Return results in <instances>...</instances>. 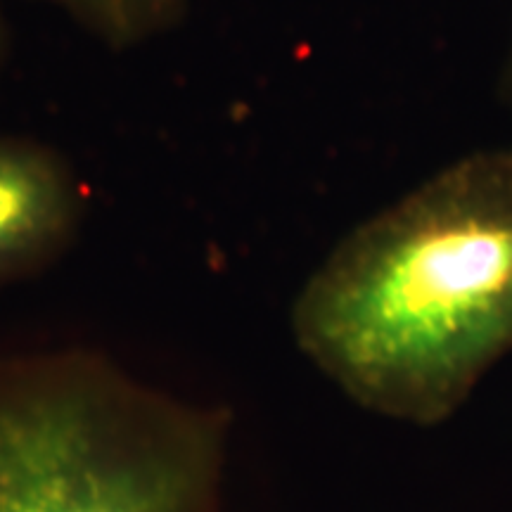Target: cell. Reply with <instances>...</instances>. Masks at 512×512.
Instances as JSON below:
<instances>
[{
    "instance_id": "obj_1",
    "label": "cell",
    "mask_w": 512,
    "mask_h": 512,
    "mask_svg": "<svg viewBox=\"0 0 512 512\" xmlns=\"http://www.w3.org/2000/svg\"><path fill=\"white\" fill-rule=\"evenodd\" d=\"M294 344L356 406L432 427L512 354V147L439 171L332 249Z\"/></svg>"
},
{
    "instance_id": "obj_2",
    "label": "cell",
    "mask_w": 512,
    "mask_h": 512,
    "mask_svg": "<svg viewBox=\"0 0 512 512\" xmlns=\"http://www.w3.org/2000/svg\"><path fill=\"white\" fill-rule=\"evenodd\" d=\"M230 437L100 351L0 356V512H230Z\"/></svg>"
},
{
    "instance_id": "obj_3",
    "label": "cell",
    "mask_w": 512,
    "mask_h": 512,
    "mask_svg": "<svg viewBox=\"0 0 512 512\" xmlns=\"http://www.w3.org/2000/svg\"><path fill=\"white\" fill-rule=\"evenodd\" d=\"M76 214L79 195L53 157L0 145V271L60 247L74 230Z\"/></svg>"
},
{
    "instance_id": "obj_4",
    "label": "cell",
    "mask_w": 512,
    "mask_h": 512,
    "mask_svg": "<svg viewBox=\"0 0 512 512\" xmlns=\"http://www.w3.org/2000/svg\"><path fill=\"white\" fill-rule=\"evenodd\" d=\"M107 46L131 48L181 15L183 0H50Z\"/></svg>"
}]
</instances>
